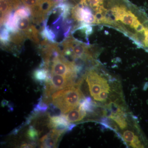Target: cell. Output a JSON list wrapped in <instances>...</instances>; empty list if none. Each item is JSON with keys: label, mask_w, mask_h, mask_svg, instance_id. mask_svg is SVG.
Instances as JSON below:
<instances>
[{"label": "cell", "mask_w": 148, "mask_h": 148, "mask_svg": "<svg viewBox=\"0 0 148 148\" xmlns=\"http://www.w3.org/2000/svg\"><path fill=\"white\" fill-rule=\"evenodd\" d=\"M104 7L99 25L112 27L121 32L143 48L148 34V17L138 9L122 4Z\"/></svg>", "instance_id": "obj_1"}, {"label": "cell", "mask_w": 148, "mask_h": 148, "mask_svg": "<svg viewBox=\"0 0 148 148\" xmlns=\"http://www.w3.org/2000/svg\"><path fill=\"white\" fill-rule=\"evenodd\" d=\"M63 55L66 58L69 57L74 61L82 60L87 64L94 63L98 51L94 47L78 40L73 38L69 37L62 42Z\"/></svg>", "instance_id": "obj_2"}, {"label": "cell", "mask_w": 148, "mask_h": 148, "mask_svg": "<svg viewBox=\"0 0 148 148\" xmlns=\"http://www.w3.org/2000/svg\"><path fill=\"white\" fill-rule=\"evenodd\" d=\"M52 103L63 114L68 113L79 105L84 98L78 85L65 88L54 92L51 96Z\"/></svg>", "instance_id": "obj_3"}, {"label": "cell", "mask_w": 148, "mask_h": 148, "mask_svg": "<svg viewBox=\"0 0 148 148\" xmlns=\"http://www.w3.org/2000/svg\"><path fill=\"white\" fill-rule=\"evenodd\" d=\"M88 84L90 95L92 97L98 95L104 90H110L108 81L102 74L95 69H90L84 75Z\"/></svg>", "instance_id": "obj_4"}, {"label": "cell", "mask_w": 148, "mask_h": 148, "mask_svg": "<svg viewBox=\"0 0 148 148\" xmlns=\"http://www.w3.org/2000/svg\"><path fill=\"white\" fill-rule=\"evenodd\" d=\"M76 79L62 75L50 74L49 79L46 82L45 95L48 98L57 90L72 86L78 85L75 83ZM79 86V85H78Z\"/></svg>", "instance_id": "obj_5"}, {"label": "cell", "mask_w": 148, "mask_h": 148, "mask_svg": "<svg viewBox=\"0 0 148 148\" xmlns=\"http://www.w3.org/2000/svg\"><path fill=\"white\" fill-rule=\"evenodd\" d=\"M71 13L74 20L78 22L79 24L78 25L80 24H87L90 26L97 25L96 16L91 9L86 6L79 3L72 9Z\"/></svg>", "instance_id": "obj_6"}, {"label": "cell", "mask_w": 148, "mask_h": 148, "mask_svg": "<svg viewBox=\"0 0 148 148\" xmlns=\"http://www.w3.org/2000/svg\"><path fill=\"white\" fill-rule=\"evenodd\" d=\"M70 124V122L66 118V115L64 114L49 117V127L56 130L62 133L68 132Z\"/></svg>", "instance_id": "obj_7"}, {"label": "cell", "mask_w": 148, "mask_h": 148, "mask_svg": "<svg viewBox=\"0 0 148 148\" xmlns=\"http://www.w3.org/2000/svg\"><path fill=\"white\" fill-rule=\"evenodd\" d=\"M63 133L52 129L41 138L40 140V147L45 148H56L57 147L58 139Z\"/></svg>", "instance_id": "obj_8"}, {"label": "cell", "mask_w": 148, "mask_h": 148, "mask_svg": "<svg viewBox=\"0 0 148 148\" xmlns=\"http://www.w3.org/2000/svg\"><path fill=\"white\" fill-rule=\"evenodd\" d=\"M18 18L15 12L13 11L10 13L7 18L3 25L10 34H13L18 32Z\"/></svg>", "instance_id": "obj_9"}, {"label": "cell", "mask_w": 148, "mask_h": 148, "mask_svg": "<svg viewBox=\"0 0 148 148\" xmlns=\"http://www.w3.org/2000/svg\"><path fill=\"white\" fill-rule=\"evenodd\" d=\"M20 0H1V11L8 13L16 10L21 5Z\"/></svg>", "instance_id": "obj_10"}, {"label": "cell", "mask_w": 148, "mask_h": 148, "mask_svg": "<svg viewBox=\"0 0 148 148\" xmlns=\"http://www.w3.org/2000/svg\"><path fill=\"white\" fill-rule=\"evenodd\" d=\"M86 115V111L79 107L78 108L72 110L66 115V118L69 122L74 123L80 121Z\"/></svg>", "instance_id": "obj_11"}, {"label": "cell", "mask_w": 148, "mask_h": 148, "mask_svg": "<svg viewBox=\"0 0 148 148\" xmlns=\"http://www.w3.org/2000/svg\"><path fill=\"white\" fill-rule=\"evenodd\" d=\"M50 76L49 71L45 68L36 69L33 73V77L35 80L40 82H45L49 79Z\"/></svg>", "instance_id": "obj_12"}, {"label": "cell", "mask_w": 148, "mask_h": 148, "mask_svg": "<svg viewBox=\"0 0 148 148\" xmlns=\"http://www.w3.org/2000/svg\"><path fill=\"white\" fill-rule=\"evenodd\" d=\"M109 117L113 120L121 129H124L127 127L126 115L124 110L117 113L112 114Z\"/></svg>", "instance_id": "obj_13"}, {"label": "cell", "mask_w": 148, "mask_h": 148, "mask_svg": "<svg viewBox=\"0 0 148 148\" xmlns=\"http://www.w3.org/2000/svg\"><path fill=\"white\" fill-rule=\"evenodd\" d=\"M96 104L92 101L90 97H87L81 100L79 107L88 112H92L94 111Z\"/></svg>", "instance_id": "obj_14"}, {"label": "cell", "mask_w": 148, "mask_h": 148, "mask_svg": "<svg viewBox=\"0 0 148 148\" xmlns=\"http://www.w3.org/2000/svg\"><path fill=\"white\" fill-rule=\"evenodd\" d=\"M48 108L47 104L43 101L41 97L39 99L38 103L34 106L33 113L34 114L44 113L46 112Z\"/></svg>", "instance_id": "obj_15"}, {"label": "cell", "mask_w": 148, "mask_h": 148, "mask_svg": "<svg viewBox=\"0 0 148 148\" xmlns=\"http://www.w3.org/2000/svg\"><path fill=\"white\" fill-rule=\"evenodd\" d=\"M1 32V43L5 47H7L10 42V34L8 29L4 26H2Z\"/></svg>", "instance_id": "obj_16"}, {"label": "cell", "mask_w": 148, "mask_h": 148, "mask_svg": "<svg viewBox=\"0 0 148 148\" xmlns=\"http://www.w3.org/2000/svg\"><path fill=\"white\" fill-rule=\"evenodd\" d=\"M18 18H32V14L30 9L27 7H19L15 11Z\"/></svg>", "instance_id": "obj_17"}, {"label": "cell", "mask_w": 148, "mask_h": 148, "mask_svg": "<svg viewBox=\"0 0 148 148\" xmlns=\"http://www.w3.org/2000/svg\"><path fill=\"white\" fill-rule=\"evenodd\" d=\"M27 137L28 139L32 141H35L38 139L39 135L38 131L37 130L34 126H29L27 132Z\"/></svg>", "instance_id": "obj_18"}, {"label": "cell", "mask_w": 148, "mask_h": 148, "mask_svg": "<svg viewBox=\"0 0 148 148\" xmlns=\"http://www.w3.org/2000/svg\"><path fill=\"white\" fill-rule=\"evenodd\" d=\"M66 0H47L46 3V12L47 14L56 5Z\"/></svg>", "instance_id": "obj_19"}, {"label": "cell", "mask_w": 148, "mask_h": 148, "mask_svg": "<svg viewBox=\"0 0 148 148\" xmlns=\"http://www.w3.org/2000/svg\"><path fill=\"white\" fill-rule=\"evenodd\" d=\"M135 136L134 132L129 130L124 131L123 135L124 141L128 143H130L132 142Z\"/></svg>", "instance_id": "obj_20"}, {"label": "cell", "mask_w": 148, "mask_h": 148, "mask_svg": "<svg viewBox=\"0 0 148 148\" xmlns=\"http://www.w3.org/2000/svg\"><path fill=\"white\" fill-rule=\"evenodd\" d=\"M110 91L104 90L101 91L98 95L94 96L93 98L95 101H104L107 100Z\"/></svg>", "instance_id": "obj_21"}, {"label": "cell", "mask_w": 148, "mask_h": 148, "mask_svg": "<svg viewBox=\"0 0 148 148\" xmlns=\"http://www.w3.org/2000/svg\"><path fill=\"white\" fill-rule=\"evenodd\" d=\"M130 146L133 148H143L144 146L141 143V141L139 139V137L135 135L134 139L130 144Z\"/></svg>", "instance_id": "obj_22"}, {"label": "cell", "mask_w": 148, "mask_h": 148, "mask_svg": "<svg viewBox=\"0 0 148 148\" xmlns=\"http://www.w3.org/2000/svg\"><path fill=\"white\" fill-rule=\"evenodd\" d=\"M34 146L32 144H29V143H24L23 145H21V148H33Z\"/></svg>", "instance_id": "obj_23"}, {"label": "cell", "mask_w": 148, "mask_h": 148, "mask_svg": "<svg viewBox=\"0 0 148 148\" xmlns=\"http://www.w3.org/2000/svg\"><path fill=\"white\" fill-rule=\"evenodd\" d=\"M8 104V101L7 100H3L1 102V106L3 107H4L5 106H7Z\"/></svg>", "instance_id": "obj_24"}]
</instances>
